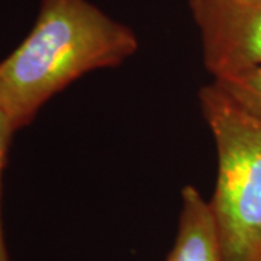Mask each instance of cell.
<instances>
[{
	"instance_id": "cell-1",
	"label": "cell",
	"mask_w": 261,
	"mask_h": 261,
	"mask_svg": "<svg viewBox=\"0 0 261 261\" xmlns=\"http://www.w3.org/2000/svg\"><path fill=\"white\" fill-rule=\"evenodd\" d=\"M137 49L132 29L89 0H42L28 37L0 61V112L16 134L68 84Z\"/></svg>"
},
{
	"instance_id": "cell-2",
	"label": "cell",
	"mask_w": 261,
	"mask_h": 261,
	"mask_svg": "<svg viewBox=\"0 0 261 261\" xmlns=\"http://www.w3.org/2000/svg\"><path fill=\"white\" fill-rule=\"evenodd\" d=\"M199 103L218 151L209 206L222 261H261V121L214 82L200 89Z\"/></svg>"
},
{
	"instance_id": "cell-3",
	"label": "cell",
	"mask_w": 261,
	"mask_h": 261,
	"mask_svg": "<svg viewBox=\"0 0 261 261\" xmlns=\"http://www.w3.org/2000/svg\"><path fill=\"white\" fill-rule=\"evenodd\" d=\"M214 79L261 67V0H189Z\"/></svg>"
},
{
	"instance_id": "cell-4",
	"label": "cell",
	"mask_w": 261,
	"mask_h": 261,
	"mask_svg": "<svg viewBox=\"0 0 261 261\" xmlns=\"http://www.w3.org/2000/svg\"><path fill=\"white\" fill-rule=\"evenodd\" d=\"M181 203L176 243L166 261H222L209 202L195 187L187 186Z\"/></svg>"
},
{
	"instance_id": "cell-5",
	"label": "cell",
	"mask_w": 261,
	"mask_h": 261,
	"mask_svg": "<svg viewBox=\"0 0 261 261\" xmlns=\"http://www.w3.org/2000/svg\"><path fill=\"white\" fill-rule=\"evenodd\" d=\"M214 83L240 108L261 121V67L214 79Z\"/></svg>"
},
{
	"instance_id": "cell-6",
	"label": "cell",
	"mask_w": 261,
	"mask_h": 261,
	"mask_svg": "<svg viewBox=\"0 0 261 261\" xmlns=\"http://www.w3.org/2000/svg\"><path fill=\"white\" fill-rule=\"evenodd\" d=\"M13 135H15V130L12 129L5 115L0 112V261H9L6 244H5L3 222H2V178H3V170H5V164L8 159V149H9Z\"/></svg>"
}]
</instances>
